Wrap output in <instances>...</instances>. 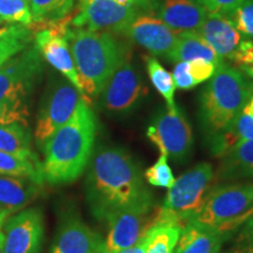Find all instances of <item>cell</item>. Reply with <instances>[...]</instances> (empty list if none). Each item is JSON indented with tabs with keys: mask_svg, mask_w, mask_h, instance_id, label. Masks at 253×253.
Listing matches in <instances>:
<instances>
[{
	"mask_svg": "<svg viewBox=\"0 0 253 253\" xmlns=\"http://www.w3.org/2000/svg\"><path fill=\"white\" fill-rule=\"evenodd\" d=\"M32 28L26 25H13L9 26L4 37L0 38V67L4 63L27 48L31 42Z\"/></svg>",
	"mask_w": 253,
	"mask_h": 253,
	"instance_id": "29",
	"label": "cell"
},
{
	"mask_svg": "<svg viewBox=\"0 0 253 253\" xmlns=\"http://www.w3.org/2000/svg\"><path fill=\"white\" fill-rule=\"evenodd\" d=\"M197 33L221 59L232 60L242 42V36L229 18L208 13Z\"/></svg>",
	"mask_w": 253,
	"mask_h": 253,
	"instance_id": "17",
	"label": "cell"
},
{
	"mask_svg": "<svg viewBox=\"0 0 253 253\" xmlns=\"http://www.w3.org/2000/svg\"><path fill=\"white\" fill-rule=\"evenodd\" d=\"M252 86L238 68L221 63L199 99V121L207 137L220 131L249 103Z\"/></svg>",
	"mask_w": 253,
	"mask_h": 253,
	"instance_id": "4",
	"label": "cell"
},
{
	"mask_svg": "<svg viewBox=\"0 0 253 253\" xmlns=\"http://www.w3.org/2000/svg\"><path fill=\"white\" fill-rule=\"evenodd\" d=\"M167 59L173 62L205 60L213 63L216 67L225 62L196 31L181 32L177 38L175 47L168 54Z\"/></svg>",
	"mask_w": 253,
	"mask_h": 253,
	"instance_id": "23",
	"label": "cell"
},
{
	"mask_svg": "<svg viewBox=\"0 0 253 253\" xmlns=\"http://www.w3.org/2000/svg\"><path fill=\"white\" fill-rule=\"evenodd\" d=\"M147 137L161 154L176 162L185 161L194 145L191 126L181 109H164L155 116L147 129Z\"/></svg>",
	"mask_w": 253,
	"mask_h": 253,
	"instance_id": "8",
	"label": "cell"
},
{
	"mask_svg": "<svg viewBox=\"0 0 253 253\" xmlns=\"http://www.w3.org/2000/svg\"><path fill=\"white\" fill-rule=\"evenodd\" d=\"M115 1H118L119 4L125 6H134L135 4V0H115Z\"/></svg>",
	"mask_w": 253,
	"mask_h": 253,
	"instance_id": "42",
	"label": "cell"
},
{
	"mask_svg": "<svg viewBox=\"0 0 253 253\" xmlns=\"http://www.w3.org/2000/svg\"><path fill=\"white\" fill-rule=\"evenodd\" d=\"M144 179L140 166L125 149L101 148L91 160L86 183L93 216L108 223L126 209L153 199Z\"/></svg>",
	"mask_w": 253,
	"mask_h": 253,
	"instance_id": "1",
	"label": "cell"
},
{
	"mask_svg": "<svg viewBox=\"0 0 253 253\" xmlns=\"http://www.w3.org/2000/svg\"><path fill=\"white\" fill-rule=\"evenodd\" d=\"M101 236L78 217H67L53 240L50 253H101Z\"/></svg>",
	"mask_w": 253,
	"mask_h": 253,
	"instance_id": "16",
	"label": "cell"
},
{
	"mask_svg": "<svg viewBox=\"0 0 253 253\" xmlns=\"http://www.w3.org/2000/svg\"><path fill=\"white\" fill-rule=\"evenodd\" d=\"M156 14L167 26L181 33L197 31L207 18L208 12L197 0H163Z\"/></svg>",
	"mask_w": 253,
	"mask_h": 253,
	"instance_id": "18",
	"label": "cell"
},
{
	"mask_svg": "<svg viewBox=\"0 0 253 253\" xmlns=\"http://www.w3.org/2000/svg\"><path fill=\"white\" fill-rule=\"evenodd\" d=\"M253 179V140L244 141L220 158L216 182Z\"/></svg>",
	"mask_w": 253,
	"mask_h": 253,
	"instance_id": "22",
	"label": "cell"
},
{
	"mask_svg": "<svg viewBox=\"0 0 253 253\" xmlns=\"http://www.w3.org/2000/svg\"><path fill=\"white\" fill-rule=\"evenodd\" d=\"M0 175L26 177L42 185V168L39 160H28L0 150Z\"/></svg>",
	"mask_w": 253,
	"mask_h": 253,
	"instance_id": "26",
	"label": "cell"
},
{
	"mask_svg": "<svg viewBox=\"0 0 253 253\" xmlns=\"http://www.w3.org/2000/svg\"><path fill=\"white\" fill-rule=\"evenodd\" d=\"M75 0H28L33 21L53 23L65 19L72 11Z\"/></svg>",
	"mask_w": 253,
	"mask_h": 253,
	"instance_id": "28",
	"label": "cell"
},
{
	"mask_svg": "<svg viewBox=\"0 0 253 253\" xmlns=\"http://www.w3.org/2000/svg\"><path fill=\"white\" fill-rule=\"evenodd\" d=\"M41 72V54L34 45L7 60L0 67V101L24 100Z\"/></svg>",
	"mask_w": 253,
	"mask_h": 253,
	"instance_id": "12",
	"label": "cell"
},
{
	"mask_svg": "<svg viewBox=\"0 0 253 253\" xmlns=\"http://www.w3.org/2000/svg\"><path fill=\"white\" fill-rule=\"evenodd\" d=\"M225 253H253V246L237 244L235 248L231 249L230 251H227Z\"/></svg>",
	"mask_w": 253,
	"mask_h": 253,
	"instance_id": "41",
	"label": "cell"
},
{
	"mask_svg": "<svg viewBox=\"0 0 253 253\" xmlns=\"http://www.w3.org/2000/svg\"><path fill=\"white\" fill-rule=\"evenodd\" d=\"M0 150L28 160H38L31 148L30 129L20 123L0 125Z\"/></svg>",
	"mask_w": 253,
	"mask_h": 253,
	"instance_id": "24",
	"label": "cell"
},
{
	"mask_svg": "<svg viewBox=\"0 0 253 253\" xmlns=\"http://www.w3.org/2000/svg\"><path fill=\"white\" fill-rule=\"evenodd\" d=\"M40 189L41 184L26 177L0 175V211L18 212L38 197Z\"/></svg>",
	"mask_w": 253,
	"mask_h": 253,
	"instance_id": "21",
	"label": "cell"
},
{
	"mask_svg": "<svg viewBox=\"0 0 253 253\" xmlns=\"http://www.w3.org/2000/svg\"><path fill=\"white\" fill-rule=\"evenodd\" d=\"M246 109H248V112L253 116V96L251 97V100L249 101V103L246 104Z\"/></svg>",
	"mask_w": 253,
	"mask_h": 253,
	"instance_id": "43",
	"label": "cell"
},
{
	"mask_svg": "<svg viewBox=\"0 0 253 253\" xmlns=\"http://www.w3.org/2000/svg\"><path fill=\"white\" fill-rule=\"evenodd\" d=\"M79 12L71 27L125 34L126 27L137 17L135 6H125L115 0H79Z\"/></svg>",
	"mask_w": 253,
	"mask_h": 253,
	"instance_id": "9",
	"label": "cell"
},
{
	"mask_svg": "<svg viewBox=\"0 0 253 253\" xmlns=\"http://www.w3.org/2000/svg\"><path fill=\"white\" fill-rule=\"evenodd\" d=\"M96 130V118L82 97L71 120L42 145L43 179L50 184H67L78 179L93 155Z\"/></svg>",
	"mask_w": 253,
	"mask_h": 253,
	"instance_id": "2",
	"label": "cell"
},
{
	"mask_svg": "<svg viewBox=\"0 0 253 253\" xmlns=\"http://www.w3.org/2000/svg\"><path fill=\"white\" fill-rule=\"evenodd\" d=\"M229 19L235 25L240 36L253 40V0H245Z\"/></svg>",
	"mask_w": 253,
	"mask_h": 253,
	"instance_id": "33",
	"label": "cell"
},
{
	"mask_svg": "<svg viewBox=\"0 0 253 253\" xmlns=\"http://www.w3.org/2000/svg\"><path fill=\"white\" fill-rule=\"evenodd\" d=\"M2 21H4V20H2V19H1V18H0V25H1V24H2Z\"/></svg>",
	"mask_w": 253,
	"mask_h": 253,
	"instance_id": "45",
	"label": "cell"
},
{
	"mask_svg": "<svg viewBox=\"0 0 253 253\" xmlns=\"http://www.w3.org/2000/svg\"><path fill=\"white\" fill-rule=\"evenodd\" d=\"M30 109L24 100L0 101V125L20 123L28 126Z\"/></svg>",
	"mask_w": 253,
	"mask_h": 253,
	"instance_id": "32",
	"label": "cell"
},
{
	"mask_svg": "<svg viewBox=\"0 0 253 253\" xmlns=\"http://www.w3.org/2000/svg\"><path fill=\"white\" fill-rule=\"evenodd\" d=\"M0 18L8 23L26 26L33 23L28 0H0Z\"/></svg>",
	"mask_w": 253,
	"mask_h": 253,
	"instance_id": "30",
	"label": "cell"
},
{
	"mask_svg": "<svg viewBox=\"0 0 253 253\" xmlns=\"http://www.w3.org/2000/svg\"><path fill=\"white\" fill-rule=\"evenodd\" d=\"M149 239H150V231L140 240V242L136 243L134 246H131V248H128V249H125V250H121V251L115 252V253H147L148 244H149Z\"/></svg>",
	"mask_w": 253,
	"mask_h": 253,
	"instance_id": "39",
	"label": "cell"
},
{
	"mask_svg": "<svg viewBox=\"0 0 253 253\" xmlns=\"http://www.w3.org/2000/svg\"><path fill=\"white\" fill-rule=\"evenodd\" d=\"M147 91L140 72L126 59L104 86L101 103L109 114L126 115L134 112Z\"/></svg>",
	"mask_w": 253,
	"mask_h": 253,
	"instance_id": "11",
	"label": "cell"
},
{
	"mask_svg": "<svg viewBox=\"0 0 253 253\" xmlns=\"http://www.w3.org/2000/svg\"><path fill=\"white\" fill-rule=\"evenodd\" d=\"M172 78L175 81L176 88H179V89H191V88L197 86L196 81L189 73L188 62H177L175 68H173Z\"/></svg>",
	"mask_w": 253,
	"mask_h": 253,
	"instance_id": "37",
	"label": "cell"
},
{
	"mask_svg": "<svg viewBox=\"0 0 253 253\" xmlns=\"http://www.w3.org/2000/svg\"><path fill=\"white\" fill-rule=\"evenodd\" d=\"M214 186L216 175L212 166L199 163L179 176L169 188L162 209L184 226L203 207Z\"/></svg>",
	"mask_w": 253,
	"mask_h": 253,
	"instance_id": "6",
	"label": "cell"
},
{
	"mask_svg": "<svg viewBox=\"0 0 253 253\" xmlns=\"http://www.w3.org/2000/svg\"><path fill=\"white\" fill-rule=\"evenodd\" d=\"M9 216L6 211H0V253H4V233H2V226H4L5 220Z\"/></svg>",
	"mask_w": 253,
	"mask_h": 253,
	"instance_id": "40",
	"label": "cell"
},
{
	"mask_svg": "<svg viewBox=\"0 0 253 253\" xmlns=\"http://www.w3.org/2000/svg\"><path fill=\"white\" fill-rule=\"evenodd\" d=\"M232 61L243 74L253 79V40H242Z\"/></svg>",
	"mask_w": 253,
	"mask_h": 253,
	"instance_id": "34",
	"label": "cell"
},
{
	"mask_svg": "<svg viewBox=\"0 0 253 253\" xmlns=\"http://www.w3.org/2000/svg\"><path fill=\"white\" fill-rule=\"evenodd\" d=\"M43 214L31 208L5 220L4 253H40L43 240Z\"/></svg>",
	"mask_w": 253,
	"mask_h": 253,
	"instance_id": "14",
	"label": "cell"
},
{
	"mask_svg": "<svg viewBox=\"0 0 253 253\" xmlns=\"http://www.w3.org/2000/svg\"><path fill=\"white\" fill-rule=\"evenodd\" d=\"M160 207L154 198L132 205L108 221L109 230L101 253H115L140 242L157 223Z\"/></svg>",
	"mask_w": 253,
	"mask_h": 253,
	"instance_id": "7",
	"label": "cell"
},
{
	"mask_svg": "<svg viewBox=\"0 0 253 253\" xmlns=\"http://www.w3.org/2000/svg\"><path fill=\"white\" fill-rule=\"evenodd\" d=\"M237 244L253 246V217L246 221V225L240 233Z\"/></svg>",
	"mask_w": 253,
	"mask_h": 253,
	"instance_id": "38",
	"label": "cell"
},
{
	"mask_svg": "<svg viewBox=\"0 0 253 253\" xmlns=\"http://www.w3.org/2000/svg\"><path fill=\"white\" fill-rule=\"evenodd\" d=\"M45 27L38 31L34 36V46L49 65L67 78V80L79 90L82 96V88L75 68L69 43L66 39V30L69 26V19L43 24Z\"/></svg>",
	"mask_w": 253,
	"mask_h": 253,
	"instance_id": "13",
	"label": "cell"
},
{
	"mask_svg": "<svg viewBox=\"0 0 253 253\" xmlns=\"http://www.w3.org/2000/svg\"><path fill=\"white\" fill-rule=\"evenodd\" d=\"M253 140V116L246 107L225 128L207 137L209 149L213 156L221 158L244 141Z\"/></svg>",
	"mask_w": 253,
	"mask_h": 253,
	"instance_id": "19",
	"label": "cell"
},
{
	"mask_svg": "<svg viewBox=\"0 0 253 253\" xmlns=\"http://www.w3.org/2000/svg\"><path fill=\"white\" fill-rule=\"evenodd\" d=\"M125 34L135 43L149 50L151 55L167 58L175 47L179 33L158 18L143 14L137 15L131 21Z\"/></svg>",
	"mask_w": 253,
	"mask_h": 253,
	"instance_id": "15",
	"label": "cell"
},
{
	"mask_svg": "<svg viewBox=\"0 0 253 253\" xmlns=\"http://www.w3.org/2000/svg\"><path fill=\"white\" fill-rule=\"evenodd\" d=\"M182 225L158 213L157 223L151 227L147 253H172L181 235Z\"/></svg>",
	"mask_w": 253,
	"mask_h": 253,
	"instance_id": "25",
	"label": "cell"
},
{
	"mask_svg": "<svg viewBox=\"0 0 253 253\" xmlns=\"http://www.w3.org/2000/svg\"><path fill=\"white\" fill-rule=\"evenodd\" d=\"M8 28H9V26H7V27H1V28H0V38L5 36L6 32L8 31Z\"/></svg>",
	"mask_w": 253,
	"mask_h": 253,
	"instance_id": "44",
	"label": "cell"
},
{
	"mask_svg": "<svg viewBox=\"0 0 253 253\" xmlns=\"http://www.w3.org/2000/svg\"><path fill=\"white\" fill-rule=\"evenodd\" d=\"M144 61L151 84H153L155 89L164 97L167 102V108L176 109V84L173 81L172 74L168 72L154 55H145Z\"/></svg>",
	"mask_w": 253,
	"mask_h": 253,
	"instance_id": "27",
	"label": "cell"
},
{
	"mask_svg": "<svg viewBox=\"0 0 253 253\" xmlns=\"http://www.w3.org/2000/svg\"><path fill=\"white\" fill-rule=\"evenodd\" d=\"M253 217V182H232L214 186L203 207L188 223L218 231L227 239Z\"/></svg>",
	"mask_w": 253,
	"mask_h": 253,
	"instance_id": "5",
	"label": "cell"
},
{
	"mask_svg": "<svg viewBox=\"0 0 253 253\" xmlns=\"http://www.w3.org/2000/svg\"><path fill=\"white\" fill-rule=\"evenodd\" d=\"M208 13L220 14L230 18V15L239 7L245 0H197Z\"/></svg>",
	"mask_w": 253,
	"mask_h": 253,
	"instance_id": "35",
	"label": "cell"
},
{
	"mask_svg": "<svg viewBox=\"0 0 253 253\" xmlns=\"http://www.w3.org/2000/svg\"><path fill=\"white\" fill-rule=\"evenodd\" d=\"M145 181L150 185L157 186V188H171L176 178L173 176L171 168L168 163V156L161 154L156 163L148 168L144 172Z\"/></svg>",
	"mask_w": 253,
	"mask_h": 253,
	"instance_id": "31",
	"label": "cell"
},
{
	"mask_svg": "<svg viewBox=\"0 0 253 253\" xmlns=\"http://www.w3.org/2000/svg\"><path fill=\"white\" fill-rule=\"evenodd\" d=\"M66 39L74 60L82 97H97L123 61L130 58V52L113 33L90 31L68 26Z\"/></svg>",
	"mask_w": 253,
	"mask_h": 253,
	"instance_id": "3",
	"label": "cell"
},
{
	"mask_svg": "<svg viewBox=\"0 0 253 253\" xmlns=\"http://www.w3.org/2000/svg\"><path fill=\"white\" fill-rule=\"evenodd\" d=\"M81 94L71 82L59 81L46 94L41 104L34 136L40 145L67 123L78 108Z\"/></svg>",
	"mask_w": 253,
	"mask_h": 253,
	"instance_id": "10",
	"label": "cell"
},
{
	"mask_svg": "<svg viewBox=\"0 0 253 253\" xmlns=\"http://www.w3.org/2000/svg\"><path fill=\"white\" fill-rule=\"evenodd\" d=\"M188 68L192 79L198 84L211 79L217 67L213 63L205 61V60H194V61L188 62Z\"/></svg>",
	"mask_w": 253,
	"mask_h": 253,
	"instance_id": "36",
	"label": "cell"
},
{
	"mask_svg": "<svg viewBox=\"0 0 253 253\" xmlns=\"http://www.w3.org/2000/svg\"><path fill=\"white\" fill-rule=\"evenodd\" d=\"M225 240V237L211 227L186 223L172 253H220Z\"/></svg>",
	"mask_w": 253,
	"mask_h": 253,
	"instance_id": "20",
	"label": "cell"
}]
</instances>
